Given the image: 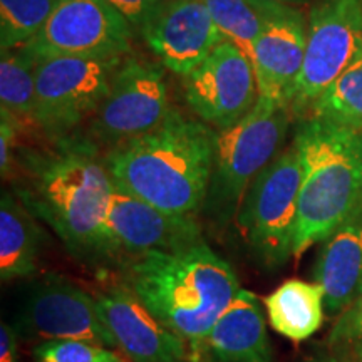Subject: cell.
<instances>
[{"label": "cell", "instance_id": "8", "mask_svg": "<svg viewBox=\"0 0 362 362\" xmlns=\"http://www.w3.org/2000/svg\"><path fill=\"white\" fill-rule=\"evenodd\" d=\"M171 111L165 67L149 59L126 56L110 93L90 117L89 136L111 149L156 129Z\"/></svg>", "mask_w": 362, "mask_h": 362}, {"label": "cell", "instance_id": "16", "mask_svg": "<svg viewBox=\"0 0 362 362\" xmlns=\"http://www.w3.org/2000/svg\"><path fill=\"white\" fill-rule=\"evenodd\" d=\"M307 17L284 6L257 39L250 56L259 96L291 106L305 57Z\"/></svg>", "mask_w": 362, "mask_h": 362}, {"label": "cell", "instance_id": "22", "mask_svg": "<svg viewBox=\"0 0 362 362\" xmlns=\"http://www.w3.org/2000/svg\"><path fill=\"white\" fill-rule=\"evenodd\" d=\"M39 61L22 47L4 51L0 59V112L21 126L35 124V72Z\"/></svg>", "mask_w": 362, "mask_h": 362}, {"label": "cell", "instance_id": "1", "mask_svg": "<svg viewBox=\"0 0 362 362\" xmlns=\"http://www.w3.org/2000/svg\"><path fill=\"white\" fill-rule=\"evenodd\" d=\"M112 192L115 183L96 144L66 136L47 149L25 153L13 193L72 257L84 264H104Z\"/></svg>", "mask_w": 362, "mask_h": 362}, {"label": "cell", "instance_id": "26", "mask_svg": "<svg viewBox=\"0 0 362 362\" xmlns=\"http://www.w3.org/2000/svg\"><path fill=\"white\" fill-rule=\"evenodd\" d=\"M327 344L329 349L362 362V293L337 317Z\"/></svg>", "mask_w": 362, "mask_h": 362}, {"label": "cell", "instance_id": "30", "mask_svg": "<svg viewBox=\"0 0 362 362\" xmlns=\"http://www.w3.org/2000/svg\"><path fill=\"white\" fill-rule=\"evenodd\" d=\"M305 362H361V361H357V359H354V357H351L347 354H342V352L327 349V351H322V352H319V354H314L312 357H309Z\"/></svg>", "mask_w": 362, "mask_h": 362}, {"label": "cell", "instance_id": "29", "mask_svg": "<svg viewBox=\"0 0 362 362\" xmlns=\"http://www.w3.org/2000/svg\"><path fill=\"white\" fill-rule=\"evenodd\" d=\"M19 332L16 325L4 322L0 327V362H19Z\"/></svg>", "mask_w": 362, "mask_h": 362}, {"label": "cell", "instance_id": "31", "mask_svg": "<svg viewBox=\"0 0 362 362\" xmlns=\"http://www.w3.org/2000/svg\"><path fill=\"white\" fill-rule=\"evenodd\" d=\"M272 2L284 4V6H291V7H300V6H304V4L310 2V0H272Z\"/></svg>", "mask_w": 362, "mask_h": 362}, {"label": "cell", "instance_id": "3", "mask_svg": "<svg viewBox=\"0 0 362 362\" xmlns=\"http://www.w3.org/2000/svg\"><path fill=\"white\" fill-rule=\"evenodd\" d=\"M124 284L189 346L202 347L240 292L232 265L205 242L178 252H149L126 264Z\"/></svg>", "mask_w": 362, "mask_h": 362}, {"label": "cell", "instance_id": "21", "mask_svg": "<svg viewBox=\"0 0 362 362\" xmlns=\"http://www.w3.org/2000/svg\"><path fill=\"white\" fill-rule=\"evenodd\" d=\"M225 42L250 59L253 45L284 4L272 0H203Z\"/></svg>", "mask_w": 362, "mask_h": 362}, {"label": "cell", "instance_id": "20", "mask_svg": "<svg viewBox=\"0 0 362 362\" xmlns=\"http://www.w3.org/2000/svg\"><path fill=\"white\" fill-rule=\"evenodd\" d=\"M272 329L293 342H304L322 327L324 291L317 282L291 279L264 298Z\"/></svg>", "mask_w": 362, "mask_h": 362}, {"label": "cell", "instance_id": "28", "mask_svg": "<svg viewBox=\"0 0 362 362\" xmlns=\"http://www.w3.org/2000/svg\"><path fill=\"white\" fill-rule=\"evenodd\" d=\"M106 2L115 7L129 22L134 30L141 33L143 25L146 24L149 16L161 0H106Z\"/></svg>", "mask_w": 362, "mask_h": 362}, {"label": "cell", "instance_id": "5", "mask_svg": "<svg viewBox=\"0 0 362 362\" xmlns=\"http://www.w3.org/2000/svg\"><path fill=\"white\" fill-rule=\"evenodd\" d=\"M291 117V106L259 96L237 124L216 131L214 170L203 206L216 225L225 226L233 216L237 218L252 181L280 155Z\"/></svg>", "mask_w": 362, "mask_h": 362}, {"label": "cell", "instance_id": "15", "mask_svg": "<svg viewBox=\"0 0 362 362\" xmlns=\"http://www.w3.org/2000/svg\"><path fill=\"white\" fill-rule=\"evenodd\" d=\"M103 322L131 362H188V342L151 314L126 284L96 296Z\"/></svg>", "mask_w": 362, "mask_h": 362}, {"label": "cell", "instance_id": "14", "mask_svg": "<svg viewBox=\"0 0 362 362\" xmlns=\"http://www.w3.org/2000/svg\"><path fill=\"white\" fill-rule=\"evenodd\" d=\"M141 35L158 62L187 76L223 42L203 0H161Z\"/></svg>", "mask_w": 362, "mask_h": 362}, {"label": "cell", "instance_id": "27", "mask_svg": "<svg viewBox=\"0 0 362 362\" xmlns=\"http://www.w3.org/2000/svg\"><path fill=\"white\" fill-rule=\"evenodd\" d=\"M21 133V126L6 112H0V171L4 178L12 175L13 163H16L17 134Z\"/></svg>", "mask_w": 362, "mask_h": 362}, {"label": "cell", "instance_id": "17", "mask_svg": "<svg viewBox=\"0 0 362 362\" xmlns=\"http://www.w3.org/2000/svg\"><path fill=\"white\" fill-rule=\"evenodd\" d=\"M325 309L341 315L362 293V206L325 238L314 267Z\"/></svg>", "mask_w": 362, "mask_h": 362}, {"label": "cell", "instance_id": "10", "mask_svg": "<svg viewBox=\"0 0 362 362\" xmlns=\"http://www.w3.org/2000/svg\"><path fill=\"white\" fill-rule=\"evenodd\" d=\"M134 29L106 0H59L40 33L24 47L51 57L128 56Z\"/></svg>", "mask_w": 362, "mask_h": 362}, {"label": "cell", "instance_id": "11", "mask_svg": "<svg viewBox=\"0 0 362 362\" xmlns=\"http://www.w3.org/2000/svg\"><path fill=\"white\" fill-rule=\"evenodd\" d=\"M16 329L27 339H72L117 349L96 297L61 275L51 274L34 285L21 307Z\"/></svg>", "mask_w": 362, "mask_h": 362}, {"label": "cell", "instance_id": "6", "mask_svg": "<svg viewBox=\"0 0 362 362\" xmlns=\"http://www.w3.org/2000/svg\"><path fill=\"white\" fill-rule=\"evenodd\" d=\"M300 185V156L292 143L248 187L237 214V225L260 265L277 270L293 257Z\"/></svg>", "mask_w": 362, "mask_h": 362}, {"label": "cell", "instance_id": "9", "mask_svg": "<svg viewBox=\"0 0 362 362\" xmlns=\"http://www.w3.org/2000/svg\"><path fill=\"white\" fill-rule=\"evenodd\" d=\"M362 54V0H317L307 16L305 57L292 115L310 106Z\"/></svg>", "mask_w": 362, "mask_h": 362}, {"label": "cell", "instance_id": "25", "mask_svg": "<svg viewBox=\"0 0 362 362\" xmlns=\"http://www.w3.org/2000/svg\"><path fill=\"white\" fill-rule=\"evenodd\" d=\"M34 362H126L112 347L89 341H44L34 347Z\"/></svg>", "mask_w": 362, "mask_h": 362}, {"label": "cell", "instance_id": "24", "mask_svg": "<svg viewBox=\"0 0 362 362\" xmlns=\"http://www.w3.org/2000/svg\"><path fill=\"white\" fill-rule=\"evenodd\" d=\"M59 0H0V49L22 47L40 33Z\"/></svg>", "mask_w": 362, "mask_h": 362}, {"label": "cell", "instance_id": "13", "mask_svg": "<svg viewBox=\"0 0 362 362\" xmlns=\"http://www.w3.org/2000/svg\"><path fill=\"white\" fill-rule=\"evenodd\" d=\"M203 242L197 216L170 215L115 185L106 220L107 262L187 250Z\"/></svg>", "mask_w": 362, "mask_h": 362}, {"label": "cell", "instance_id": "12", "mask_svg": "<svg viewBox=\"0 0 362 362\" xmlns=\"http://www.w3.org/2000/svg\"><path fill=\"white\" fill-rule=\"evenodd\" d=\"M183 90L194 115L216 131L237 124L259 99L250 59L225 40L200 66L183 76Z\"/></svg>", "mask_w": 362, "mask_h": 362}, {"label": "cell", "instance_id": "2", "mask_svg": "<svg viewBox=\"0 0 362 362\" xmlns=\"http://www.w3.org/2000/svg\"><path fill=\"white\" fill-rule=\"evenodd\" d=\"M216 133L173 110L156 129L104 153L112 183L170 215L197 216L205 206Z\"/></svg>", "mask_w": 362, "mask_h": 362}, {"label": "cell", "instance_id": "4", "mask_svg": "<svg viewBox=\"0 0 362 362\" xmlns=\"http://www.w3.org/2000/svg\"><path fill=\"white\" fill-rule=\"evenodd\" d=\"M293 144L302 165L292 247L298 259L362 206V133L302 117Z\"/></svg>", "mask_w": 362, "mask_h": 362}, {"label": "cell", "instance_id": "18", "mask_svg": "<svg viewBox=\"0 0 362 362\" xmlns=\"http://www.w3.org/2000/svg\"><path fill=\"white\" fill-rule=\"evenodd\" d=\"M211 362H274L260 300L240 288L203 342Z\"/></svg>", "mask_w": 362, "mask_h": 362}, {"label": "cell", "instance_id": "23", "mask_svg": "<svg viewBox=\"0 0 362 362\" xmlns=\"http://www.w3.org/2000/svg\"><path fill=\"white\" fill-rule=\"evenodd\" d=\"M304 117L362 133V54L315 99Z\"/></svg>", "mask_w": 362, "mask_h": 362}, {"label": "cell", "instance_id": "7", "mask_svg": "<svg viewBox=\"0 0 362 362\" xmlns=\"http://www.w3.org/2000/svg\"><path fill=\"white\" fill-rule=\"evenodd\" d=\"M126 56L51 57L35 72V124L49 138L69 136L90 119L110 93L112 78Z\"/></svg>", "mask_w": 362, "mask_h": 362}, {"label": "cell", "instance_id": "19", "mask_svg": "<svg viewBox=\"0 0 362 362\" xmlns=\"http://www.w3.org/2000/svg\"><path fill=\"white\" fill-rule=\"evenodd\" d=\"M33 211L13 192L0 200V279L4 282L33 275L39 267L44 233Z\"/></svg>", "mask_w": 362, "mask_h": 362}]
</instances>
